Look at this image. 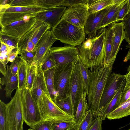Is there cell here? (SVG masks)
I'll use <instances>...</instances> for the list:
<instances>
[{"label":"cell","instance_id":"10","mask_svg":"<svg viewBox=\"0 0 130 130\" xmlns=\"http://www.w3.org/2000/svg\"><path fill=\"white\" fill-rule=\"evenodd\" d=\"M43 100L45 106L46 117L45 120L53 122L72 120L74 117L63 111L52 99L47 87L43 91Z\"/></svg>","mask_w":130,"mask_h":130},{"label":"cell","instance_id":"6","mask_svg":"<svg viewBox=\"0 0 130 130\" xmlns=\"http://www.w3.org/2000/svg\"><path fill=\"white\" fill-rule=\"evenodd\" d=\"M21 101L23 118L27 125L31 127L43 120L30 90L25 88L21 90Z\"/></svg>","mask_w":130,"mask_h":130},{"label":"cell","instance_id":"11","mask_svg":"<svg viewBox=\"0 0 130 130\" xmlns=\"http://www.w3.org/2000/svg\"><path fill=\"white\" fill-rule=\"evenodd\" d=\"M90 12L87 5H79L66 8L61 19L84 28Z\"/></svg>","mask_w":130,"mask_h":130},{"label":"cell","instance_id":"48","mask_svg":"<svg viewBox=\"0 0 130 130\" xmlns=\"http://www.w3.org/2000/svg\"><path fill=\"white\" fill-rule=\"evenodd\" d=\"M0 63V72L3 76H5L6 75L7 73L6 65L4 64L1 62Z\"/></svg>","mask_w":130,"mask_h":130},{"label":"cell","instance_id":"35","mask_svg":"<svg viewBox=\"0 0 130 130\" xmlns=\"http://www.w3.org/2000/svg\"><path fill=\"white\" fill-rule=\"evenodd\" d=\"M6 104L0 100V130H8L6 117Z\"/></svg>","mask_w":130,"mask_h":130},{"label":"cell","instance_id":"38","mask_svg":"<svg viewBox=\"0 0 130 130\" xmlns=\"http://www.w3.org/2000/svg\"><path fill=\"white\" fill-rule=\"evenodd\" d=\"M122 21L124 25L125 32V40L129 45L130 44V13L126 15Z\"/></svg>","mask_w":130,"mask_h":130},{"label":"cell","instance_id":"40","mask_svg":"<svg viewBox=\"0 0 130 130\" xmlns=\"http://www.w3.org/2000/svg\"><path fill=\"white\" fill-rule=\"evenodd\" d=\"M36 54V52L34 50L31 52L23 50L20 51L19 55H20L27 62L31 65L34 61Z\"/></svg>","mask_w":130,"mask_h":130},{"label":"cell","instance_id":"39","mask_svg":"<svg viewBox=\"0 0 130 130\" xmlns=\"http://www.w3.org/2000/svg\"><path fill=\"white\" fill-rule=\"evenodd\" d=\"M0 40L9 46L16 48L18 40L9 36L0 33Z\"/></svg>","mask_w":130,"mask_h":130},{"label":"cell","instance_id":"5","mask_svg":"<svg viewBox=\"0 0 130 130\" xmlns=\"http://www.w3.org/2000/svg\"><path fill=\"white\" fill-rule=\"evenodd\" d=\"M75 62L63 64L55 67L54 84L57 94L56 99L62 100L69 96L70 78Z\"/></svg>","mask_w":130,"mask_h":130},{"label":"cell","instance_id":"55","mask_svg":"<svg viewBox=\"0 0 130 130\" xmlns=\"http://www.w3.org/2000/svg\"></svg>","mask_w":130,"mask_h":130},{"label":"cell","instance_id":"17","mask_svg":"<svg viewBox=\"0 0 130 130\" xmlns=\"http://www.w3.org/2000/svg\"><path fill=\"white\" fill-rule=\"evenodd\" d=\"M66 8V7L60 6L40 13L36 17L37 21L42 24L48 23L52 28L60 20Z\"/></svg>","mask_w":130,"mask_h":130},{"label":"cell","instance_id":"47","mask_svg":"<svg viewBox=\"0 0 130 130\" xmlns=\"http://www.w3.org/2000/svg\"><path fill=\"white\" fill-rule=\"evenodd\" d=\"M18 54L16 51V48L13 49L10 52L8 55V59L9 61L13 62L15 59Z\"/></svg>","mask_w":130,"mask_h":130},{"label":"cell","instance_id":"28","mask_svg":"<svg viewBox=\"0 0 130 130\" xmlns=\"http://www.w3.org/2000/svg\"><path fill=\"white\" fill-rule=\"evenodd\" d=\"M78 64L79 71L83 84L84 91L88 94L89 87L90 70L83 64L79 58Z\"/></svg>","mask_w":130,"mask_h":130},{"label":"cell","instance_id":"12","mask_svg":"<svg viewBox=\"0 0 130 130\" xmlns=\"http://www.w3.org/2000/svg\"><path fill=\"white\" fill-rule=\"evenodd\" d=\"M47 88L44 72L41 68L37 70L32 88L30 90L33 98L37 105L43 120L46 115L42 94L43 90Z\"/></svg>","mask_w":130,"mask_h":130},{"label":"cell","instance_id":"14","mask_svg":"<svg viewBox=\"0 0 130 130\" xmlns=\"http://www.w3.org/2000/svg\"><path fill=\"white\" fill-rule=\"evenodd\" d=\"M78 59L74 63L70 80L69 97L74 115L79 102L82 89L83 87L79 69Z\"/></svg>","mask_w":130,"mask_h":130},{"label":"cell","instance_id":"15","mask_svg":"<svg viewBox=\"0 0 130 130\" xmlns=\"http://www.w3.org/2000/svg\"><path fill=\"white\" fill-rule=\"evenodd\" d=\"M110 26L113 30L112 49L111 66L112 68L120 48L121 44L125 38V32L123 22H114Z\"/></svg>","mask_w":130,"mask_h":130},{"label":"cell","instance_id":"20","mask_svg":"<svg viewBox=\"0 0 130 130\" xmlns=\"http://www.w3.org/2000/svg\"><path fill=\"white\" fill-rule=\"evenodd\" d=\"M126 84L125 79L111 101L101 111L99 116L102 121L105 120L107 115L115 110L120 105L121 95Z\"/></svg>","mask_w":130,"mask_h":130},{"label":"cell","instance_id":"24","mask_svg":"<svg viewBox=\"0 0 130 130\" xmlns=\"http://www.w3.org/2000/svg\"><path fill=\"white\" fill-rule=\"evenodd\" d=\"M130 99L107 115L106 118L110 120L119 119L130 115Z\"/></svg>","mask_w":130,"mask_h":130},{"label":"cell","instance_id":"32","mask_svg":"<svg viewBox=\"0 0 130 130\" xmlns=\"http://www.w3.org/2000/svg\"><path fill=\"white\" fill-rule=\"evenodd\" d=\"M94 118L91 110L89 109L84 119L75 130H88L94 122Z\"/></svg>","mask_w":130,"mask_h":130},{"label":"cell","instance_id":"51","mask_svg":"<svg viewBox=\"0 0 130 130\" xmlns=\"http://www.w3.org/2000/svg\"><path fill=\"white\" fill-rule=\"evenodd\" d=\"M10 0H2L0 1V5H4L8 4Z\"/></svg>","mask_w":130,"mask_h":130},{"label":"cell","instance_id":"26","mask_svg":"<svg viewBox=\"0 0 130 130\" xmlns=\"http://www.w3.org/2000/svg\"><path fill=\"white\" fill-rule=\"evenodd\" d=\"M114 0H88L87 6L90 13L97 12L112 5Z\"/></svg>","mask_w":130,"mask_h":130},{"label":"cell","instance_id":"52","mask_svg":"<svg viewBox=\"0 0 130 130\" xmlns=\"http://www.w3.org/2000/svg\"><path fill=\"white\" fill-rule=\"evenodd\" d=\"M129 7V13H130V0H128Z\"/></svg>","mask_w":130,"mask_h":130},{"label":"cell","instance_id":"33","mask_svg":"<svg viewBox=\"0 0 130 130\" xmlns=\"http://www.w3.org/2000/svg\"><path fill=\"white\" fill-rule=\"evenodd\" d=\"M5 5L8 7L37 6H36V0H11Z\"/></svg>","mask_w":130,"mask_h":130},{"label":"cell","instance_id":"18","mask_svg":"<svg viewBox=\"0 0 130 130\" xmlns=\"http://www.w3.org/2000/svg\"><path fill=\"white\" fill-rule=\"evenodd\" d=\"M7 73L5 76L0 78V84L2 86L5 85L4 90L5 96L7 98H12L11 95L13 91L17 89L18 83V74L15 75L11 72L10 66L6 65Z\"/></svg>","mask_w":130,"mask_h":130},{"label":"cell","instance_id":"7","mask_svg":"<svg viewBox=\"0 0 130 130\" xmlns=\"http://www.w3.org/2000/svg\"><path fill=\"white\" fill-rule=\"evenodd\" d=\"M57 40L52 30H50L46 31L38 42L34 50L36 54L32 64L36 66L37 70L41 68L49 55L50 49Z\"/></svg>","mask_w":130,"mask_h":130},{"label":"cell","instance_id":"29","mask_svg":"<svg viewBox=\"0 0 130 130\" xmlns=\"http://www.w3.org/2000/svg\"><path fill=\"white\" fill-rule=\"evenodd\" d=\"M26 66L27 79L25 88L27 89L31 90L37 72V68L35 65L33 64L30 65L26 61Z\"/></svg>","mask_w":130,"mask_h":130},{"label":"cell","instance_id":"2","mask_svg":"<svg viewBox=\"0 0 130 130\" xmlns=\"http://www.w3.org/2000/svg\"><path fill=\"white\" fill-rule=\"evenodd\" d=\"M111 72L109 68L105 65L99 71H90L89 87L87 99L89 109L91 110L94 118L98 116L101 100Z\"/></svg>","mask_w":130,"mask_h":130},{"label":"cell","instance_id":"9","mask_svg":"<svg viewBox=\"0 0 130 130\" xmlns=\"http://www.w3.org/2000/svg\"><path fill=\"white\" fill-rule=\"evenodd\" d=\"M125 79V75L114 73H110L101 100L98 110V116L102 110L111 101Z\"/></svg>","mask_w":130,"mask_h":130},{"label":"cell","instance_id":"31","mask_svg":"<svg viewBox=\"0 0 130 130\" xmlns=\"http://www.w3.org/2000/svg\"><path fill=\"white\" fill-rule=\"evenodd\" d=\"M54 102L63 111L74 117V115L69 96L62 100L56 99Z\"/></svg>","mask_w":130,"mask_h":130},{"label":"cell","instance_id":"44","mask_svg":"<svg viewBox=\"0 0 130 130\" xmlns=\"http://www.w3.org/2000/svg\"><path fill=\"white\" fill-rule=\"evenodd\" d=\"M102 121L98 116L94 119V122L88 130H102Z\"/></svg>","mask_w":130,"mask_h":130},{"label":"cell","instance_id":"3","mask_svg":"<svg viewBox=\"0 0 130 130\" xmlns=\"http://www.w3.org/2000/svg\"><path fill=\"white\" fill-rule=\"evenodd\" d=\"M51 30L57 40L75 47L80 44L85 39L84 28H79L62 19Z\"/></svg>","mask_w":130,"mask_h":130},{"label":"cell","instance_id":"1","mask_svg":"<svg viewBox=\"0 0 130 130\" xmlns=\"http://www.w3.org/2000/svg\"><path fill=\"white\" fill-rule=\"evenodd\" d=\"M105 31L106 28L98 30L96 35L89 36L77 46L80 59L91 71H99L104 65Z\"/></svg>","mask_w":130,"mask_h":130},{"label":"cell","instance_id":"21","mask_svg":"<svg viewBox=\"0 0 130 130\" xmlns=\"http://www.w3.org/2000/svg\"><path fill=\"white\" fill-rule=\"evenodd\" d=\"M125 0H114V2L109 11L104 15L98 28V30L109 26L114 22H117L118 12L122 3Z\"/></svg>","mask_w":130,"mask_h":130},{"label":"cell","instance_id":"19","mask_svg":"<svg viewBox=\"0 0 130 130\" xmlns=\"http://www.w3.org/2000/svg\"><path fill=\"white\" fill-rule=\"evenodd\" d=\"M53 8H45L39 6L8 7L5 5H0V13H22L29 14L32 17H36L40 13L50 10Z\"/></svg>","mask_w":130,"mask_h":130},{"label":"cell","instance_id":"4","mask_svg":"<svg viewBox=\"0 0 130 130\" xmlns=\"http://www.w3.org/2000/svg\"><path fill=\"white\" fill-rule=\"evenodd\" d=\"M6 117L8 130H23L24 122L21 101V90L18 88L11 101L6 104Z\"/></svg>","mask_w":130,"mask_h":130},{"label":"cell","instance_id":"23","mask_svg":"<svg viewBox=\"0 0 130 130\" xmlns=\"http://www.w3.org/2000/svg\"><path fill=\"white\" fill-rule=\"evenodd\" d=\"M106 28L104 41L105 62L104 65L108 67L111 71V61L112 49V37L113 30L110 26Z\"/></svg>","mask_w":130,"mask_h":130},{"label":"cell","instance_id":"36","mask_svg":"<svg viewBox=\"0 0 130 130\" xmlns=\"http://www.w3.org/2000/svg\"><path fill=\"white\" fill-rule=\"evenodd\" d=\"M129 13L128 0H125L121 5L118 12L117 18V22L122 21L124 18Z\"/></svg>","mask_w":130,"mask_h":130},{"label":"cell","instance_id":"22","mask_svg":"<svg viewBox=\"0 0 130 130\" xmlns=\"http://www.w3.org/2000/svg\"><path fill=\"white\" fill-rule=\"evenodd\" d=\"M87 96V94L84 91L83 87L76 112L74 117L76 127L83 120L89 109Z\"/></svg>","mask_w":130,"mask_h":130},{"label":"cell","instance_id":"16","mask_svg":"<svg viewBox=\"0 0 130 130\" xmlns=\"http://www.w3.org/2000/svg\"><path fill=\"white\" fill-rule=\"evenodd\" d=\"M111 5L99 11L90 12L84 28L85 33L88 35L89 36L96 34L103 18L109 10Z\"/></svg>","mask_w":130,"mask_h":130},{"label":"cell","instance_id":"53","mask_svg":"<svg viewBox=\"0 0 130 130\" xmlns=\"http://www.w3.org/2000/svg\"><path fill=\"white\" fill-rule=\"evenodd\" d=\"M28 130H31L30 128H29V129H28Z\"/></svg>","mask_w":130,"mask_h":130},{"label":"cell","instance_id":"50","mask_svg":"<svg viewBox=\"0 0 130 130\" xmlns=\"http://www.w3.org/2000/svg\"><path fill=\"white\" fill-rule=\"evenodd\" d=\"M125 75L126 81L125 86L130 87V71L127 73Z\"/></svg>","mask_w":130,"mask_h":130},{"label":"cell","instance_id":"13","mask_svg":"<svg viewBox=\"0 0 130 130\" xmlns=\"http://www.w3.org/2000/svg\"><path fill=\"white\" fill-rule=\"evenodd\" d=\"M49 53L56 66L69 63H74L79 58L78 48L70 45L51 47Z\"/></svg>","mask_w":130,"mask_h":130},{"label":"cell","instance_id":"8","mask_svg":"<svg viewBox=\"0 0 130 130\" xmlns=\"http://www.w3.org/2000/svg\"><path fill=\"white\" fill-rule=\"evenodd\" d=\"M36 22V17L27 16L22 20L14 22L1 28L0 33L19 40L34 27Z\"/></svg>","mask_w":130,"mask_h":130},{"label":"cell","instance_id":"46","mask_svg":"<svg viewBox=\"0 0 130 130\" xmlns=\"http://www.w3.org/2000/svg\"><path fill=\"white\" fill-rule=\"evenodd\" d=\"M130 99V87L125 86L121 95V104Z\"/></svg>","mask_w":130,"mask_h":130},{"label":"cell","instance_id":"49","mask_svg":"<svg viewBox=\"0 0 130 130\" xmlns=\"http://www.w3.org/2000/svg\"><path fill=\"white\" fill-rule=\"evenodd\" d=\"M129 49L123 61L124 62H127L128 60L130 61V46L129 47ZM128 73L130 71V63L129 66H128L127 70Z\"/></svg>","mask_w":130,"mask_h":130},{"label":"cell","instance_id":"25","mask_svg":"<svg viewBox=\"0 0 130 130\" xmlns=\"http://www.w3.org/2000/svg\"><path fill=\"white\" fill-rule=\"evenodd\" d=\"M55 68L44 72L47 87L50 97L54 102L57 96V94L54 87V75Z\"/></svg>","mask_w":130,"mask_h":130},{"label":"cell","instance_id":"34","mask_svg":"<svg viewBox=\"0 0 130 130\" xmlns=\"http://www.w3.org/2000/svg\"><path fill=\"white\" fill-rule=\"evenodd\" d=\"M63 0H36V6L43 7L53 8L62 6Z\"/></svg>","mask_w":130,"mask_h":130},{"label":"cell","instance_id":"56","mask_svg":"<svg viewBox=\"0 0 130 130\" xmlns=\"http://www.w3.org/2000/svg\"></svg>","mask_w":130,"mask_h":130},{"label":"cell","instance_id":"37","mask_svg":"<svg viewBox=\"0 0 130 130\" xmlns=\"http://www.w3.org/2000/svg\"><path fill=\"white\" fill-rule=\"evenodd\" d=\"M53 122L49 120H44L30 127L32 130H51Z\"/></svg>","mask_w":130,"mask_h":130},{"label":"cell","instance_id":"27","mask_svg":"<svg viewBox=\"0 0 130 130\" xmlns=\"http://www.w3.org/2000/svg\"><path fill=\"white\" fill-rule=\"evenodd\" d=\"M18 88L21 90L26 88L27 79L26 62L20 56L18 72Z\"/></svg>","mask_w":130,"mask_h":130},{"label":"cell","instance_id":"43","mask_svg":"<svg viewBox=\"0 0 130 130\" xmlns=\"http://www.w3.org/2000/svg\"><path fill=\"white\" fill-rule=\"evenodd\" d=\"M20 59V56H17L14 60L11 62L10 66V70L13 74H18L19 66Z\"/></svg>","mask_w":130,"mask_h":130},{"label":"cell","instance_id":"42","mask_svg":"<svg viewBox=\"0 0 130 130\" xmlns=\"http://www.w3.org/2000/svg\"><path fill=\"white\" fill-rule=\"evenodd\" d=\"M88 0H63L62 6L68 7L79 5H87Z\"/></svg>","mask_w":130,"mask_h":130},{"label":"cell","instance_id":"45","mask_svg":"<svg viewBox=\"0 0 130 130\" xmlns=\"http://www.w3.org/2000/svg\"><path fill=\"white\" fill-rule=\"evenodd\" d=\"M0 55H7L10 52L15 49L9 46L2 41H0Z\"/></svg>","mask_w":130,"mask_h":130},{"label":"cell","instance_id":"41","mask_svg":"<svg viewBox=\"0 0 130 130\" xmlns=\"http://www.w3.org/2000/svg\"><path fill=\"white\" fill-rule=\"evenodd\" d=\"M56 63L52 57L49 55L42 65L41 68L43 72L55 68Z\"/></svg>","mask_w":130,"mask_h":130},{"label":"cell","instance_id":"54","mask_svg":"<svg viewBox=\"0 0 130 130\" xmlns=\"http://www.w3.org/2000/svg\"><path fill=\"white\" fill-rule=\"evenodd\" d=\"M128 130H130V129H128Z\"/></svg>","mask_w":130,"mask_h":130},{"label":"cell","instance_id":"30","mask_svg":"<svg viewBox=\"0 0 130 130\" xmlns=\"http://www.w3.org/2000/svg\"><path fill=\"white\" fill-rule=\"evenodd\" d=\"M76 128L73 119L69 121L53 122L51 130H75Z\"/></svg>","mask_w":130,"mask_h":130}]
</instances>
